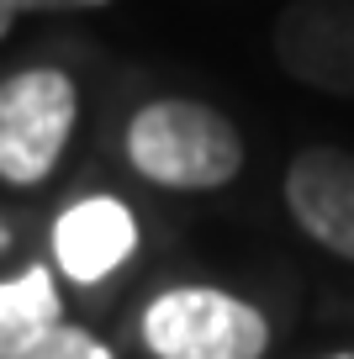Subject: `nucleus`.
Here are the masks:
<instances>
[{
    "mask_svg": "<svg viewBox=\"0 0 354 359\" xmlns=\"http://www.w3.org/2000/svg\"><path fill=\"white\" fill-rule=\"evenodd\" d=\"M127 158L138 164V175L169 191H217L244 169V143L211 106L154 101L127 127Z\"/></svg>",
    "mask_w": 354,
    "mask_h": 359,
    "instance_id": "obj_1",
    "label": "nucleus"
},
{
    "mask_svg": "<svg viewBox=\"0 0 354 359\" xmlns=\"http://www.w3.org/2000/svg\"><path fill=\"white\" fill-rule=\"evenodd\" d=\"M143 344L159 359H259L270 348V327L238 296L180 285L148 302Z\"/></svg>",
    "mask_w": 354,
    "mask_h": 359,
    "instance_id": "obj_2",
    "label": "nucleus"
},
{
    "mask_svg": "<svg viewBox=\"0 0 354 359\" xmlns=\"http://www.w3.org/2000/svg\"><path fill=\"white\" fill-rule=\"evenodd\" d=\"M74 111V85L58 69H27L0 79V180L37 185L64 154Z\"/></svg>",
    "mask_w": 354,
    "mask_h": 359,
    "instance_id": "obj_3",
    "label": "nucleus"
},
{
    "mask_svg": "<svg viewBox=\"0 0 354 359\" xmlns=\"http://www.w3.org/2000/svg\"><path fill=\"white\" fill-rule=\"evenodd\" d=\"M275 53L301 85L354 95V0H291L275 22Z\"/></svg>",
    "mask_w": 354,
    "mask_h": 359,
    "instance_id": "obj_4",
    "label": "nucleus"
},
{
    "mask_svg": "<svg viewBox=\"0 0 354 359\" xmlns=\"http://www.w3.org/2000/svg\"><path fill=\"white\" fill-rule=\"evenodd\" d=\"M291 217L322 248L354 259V158L343 148H307L286 175Z\"/></svg>",
    "mask_w": 354,
    "mask_h": 359,
    "instance_id": "obj_5",
    "label": "nucleus"
},
{
    "mask_svg": "<svg viewBox=\"0 0 354 359\" xmlns=\"http://www.w3.org/2000/svg\"><path fill=\"white\" fill-rule=\"evenodd\" d=\"M138 243V222L122 201L111 196H85L74 201L53 227V259L74 285H96L122 264Z\"/></svg>",
    "mask_w": 354,
    "mask_h": 359,
    "instance_id": "obj_6",
    "label": "nucleus"
},
{
    "mask_svg": "<svg viewBox=\"0 0 354 359\" xmlns=\"http://www.w3.org/2000/svg\"><path fill=\"white\" fill-rule=\"evenodd\" d=\"M64 323V302L43 264H27L16 280H0V359H22Z\"/></svg>",
    "mask_w": 354,
    "mask_h": 359,
    "instance_id": "obj_7",
    "label": "nucleus"
},
{
    "mask_svg": "<svg viewBox=\"0 0 354 359\" xmlns=\"http://www.w3.org/2000/svg\"><path fill=\"white\" fill-rule=\"evenodd\" d=\"M22 359H117L106 344H100L96 333H85V327H64L58 323L53 333L43 338V344H32Z\"/></svg>",
    "mask_w": 354,
    "mask_h": 359,
    "instance_id": "obj_8",
    "label": "nucleus"
},
{
    "mask_svg": "<svg viewBox=\"0 0 354 359\" xmlns=\"http://www.w3.org/2000/svg\"><path fill=\"white\" fill-rule=\"evenodd\" d=\"M16 11H90V6H111V0H11Z\"/></svg>",
    "mask_w": 354,
    "mask_h": 359,
    "instance_id": "obj_9",
    "label": "nucleus"
},
{
    "mask_svg": "<svg viewBox=\"0 0 354 359\" xmlns=\"http://www.w3.org/2000/svg\"><path fill=\"white\" fill-rule=\"evenodd\" d=\"M11 22H16V6H11V0H0V37L11 32Z\"/></svg>",
    "mask_w": 354,
    "mask_h": 359,
    "instance_id": "obj_10",
    "label": "nucleus"
},
{
    "mask_svg": "<svg viewBox=\"0 0 354 359\" xmlns=\"http://www.w3.org/2000/svg\"><path fill=\"white\" fill-rule=\"evenodd\" d=\"M333 359H354V354H333Z\"/></svg>",
    "mask_w": 354,
    "mask_h": 359,
    "instance_id": "obj_11",
    "label": "nucleus"
}]
</instances>
